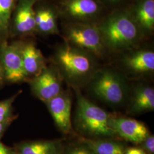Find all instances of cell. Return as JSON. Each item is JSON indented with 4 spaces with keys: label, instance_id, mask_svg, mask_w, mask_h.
<instances>
[{
    "label": "cell",
    "instance_id": "cell-5",
    "mask_svg": "<svg viewBox=\"0 0 154 154\" xmlns=\"http://www.w3.org/2000/svg\"><path fill=\"white\" fill-rule=\"evenodd\" d=\"M67 43L88 53L102 56L105 53V44L98 26L88 22H75L66 28Z\"/></svg>",
    "mask_w": 154,
    "mask_h": 154
},
{
    "label": "cell",
    "instance_id": "cell-3",
    "mask_svg": "<svg viewBox=\"0 0 154 154\" xmlns=\"http://www.w3.org/2000/svg\"><path fill=\"white\" fill-rule=\"evenodd\" d=\"M54 62L62 78L72 87L88 83L96 72L91 54L67 42L57 50Z\"/></svg>",
    "mask_w": 154,
    "mask_h": 154
},
{
    "label": "cell",
    "instance_id": "cell-24",
    "mask_svg": "<svg viewBox=\"0 0 154 154\" xmlns=\"http://www.w3.org/2000/svg\"><path fill=\"white\" fill-rule=\"evenodd\" d=\"M125 154H146V152L140 147H127Z\"/></svg>",
    "mask_w": 154,
    "mask_h": 154
},
{
    "label": "cell",
    "instance_id": "cell-13",
    "mask_svg": "<svg viewBox=\"0 0 154 154\" xmlns=\"http://www.w3.org/2000/svg\"><path fill=\"white\" fill-rule=\"evenodd\" d=\"M21 54L23 67L29 80L47 66L41 51L32 42H21Z\"/></svg>",
    "mask_w": 154,
    "mask_h": 154
},
{
    "label": "cell",
    "instance_id": "cell-29",
    "mask_svg": "<svg viewBox=\"0 0 154 154\" xmlns=\"http://www.w3.org/2000/svg\"></svg>",
    "mask_w": 154,
    "mask_h": 154
},
{
    "label": "cell",
    "instance_id": "cell-7",
    "mask_svg": "<svg viewBox=\"0 0 154 154\" xmlns=\"http://www.w3.org/2000/svg\"><path fill=\"white\" fill-rule=\"evenodd\" d=\"M31 90L39 99L45 102L63 91L62 77L57 68L46 66L29 81Z\"/></svg>",
    "mask_w": 154,
    "mask_h": 154
},
{
    "label": "cell",
    "instance_id": "cell-26",
    "mask_svg": "<svg viewBox=\"0 0 154 154\" xmlns=\"http://www.w3.org/2000/svg\"><path fill=\"white\" fill-rule=\"evenodd\" d=\"M122 0H100L102 3H105L110 5H114L119 4Z\"/></svg>",
    "mask_w": 154,
    "mask_h": 154
},
{
    "label": "cell",
    "instance_id": "cell-12",
    "mask_svg": "<svg viewBox=\"0 0 154 154\" xmlns=\"http://www.w3.org/2000/svg\"><path fill=\"white\" fill-rule=\"evenodd\" d=\"M65 140H26L14 145L16 154H62L65 147Z\"/></svg>",
    "mask_w": 154,
    "mask_h": 154
},
{
    "label": "cell",
    "instance_id": "cell-18",
    "mask_svg": "<svg viewBox=\"0 0 154 154\" xmlns=\"http://www.w3.org/2000/svg\"><path fill=\"white\" fill-rule=\"evenodd\" d=\"M94 154H125L127 147L119 139H88L79 137Z\"/></svg>",
    "mask_w": 154,
    "mask_h": 154
},
{
    "label": "cell",
    "instance_id": "cell-25",
    "mask_svg": "<svg viewBox=\"0 0 154 154\" xmlns=\"http://www.w3.org/2000/svg\"><path fill=\"white\" fill-rule=\"evenodd\" d=\"M12 122H6L0 123V139L2 137L4 134H5L6 130L10 126Z\"/></svg>",
    "mask_w": 154,
    "mask_h": 154
},
{
    "label": "cell",
    "instance_id": "cell-8",
    "mask_svg": "<svg viewBox=\"0 0 154 154\" xmlns=\"http://www.w3.org/2000/svg\"><path fill=\"white\" fill-rule=\"evenodd\" d=\"M58 130L63 134H75L72 121V98L69 91H63L44 102Z\"/></svg>",
    "mask_w": 154,
    "mask_h": 154
},
{
    "label": "cell",
    "instance_id": "cell-19",
    "mask_svg": "<svg viewBox=\"0 0 154 154\" xmlns=\"http://www.w3.org/2000/svg\"><path fill=\"white\" fill-rule=\"evenodd\" d=\"M16 0H0V42L8 41Z\"/></svg>",
    "mask_w": 154,
    "mask_h": 154
},
{
    "label": "cell",
    "instance_id": "cell-20",
    "mask_svg": "<svg viewBox=\"0 0 154 154\" xmlns=\"http://www.w3.org/2000/svg\"><path fill=\"white\" fill-rule=\"evenodd\" d=\"M20 93L21 91L18 92L10 98L0 101V123L13 122L17 118L14 114L13 103Z\"/></svg>",
    "mask_w": 154,
    "mask_h": 154
},
{
    "label": "cell",
    "instance_id": "cell-1",
    "mask_svg": "<svg viewBox=\"0 0 154 154\" xmlns=\"http://www.w3.org/2000/svg\"><path fill=\"white\" fill-rule=\"evenodd\" d=\"M77 98L74 126L80 137L88 139H119L109 126L110 114L86 98L79 88L72 87Z\"/></svg>",
    "mask_w": 154,
    "mask_h": 154
},
{
    "label": "cell",
    "instance_id": "cell-21",
    "mask_svg": "<svg viewBox=\"0 0 154 154\" xmlns=\"http://www.w3.org/2000/svg\"><path fill=\"white\" fill-rule=\"evenodd\" d=\"M62 154H94L85 143L78 139L75 142L65 144Z\"/></svg>",
    "mask_w": 154,
    "mask_h": 154
},
{
    "label": "cell",
    "instance_id": "cell-27",
    "mask_svg": "<svg viewBox=\"0 0 154 154\" xmlns=\"http://www.w3.org/2000/svg\"><path fill=\"white\" fill-rule=\"evenodd\" d=\"M5 81V79L4 77V74L3 72L2 68L0 65V86L3 85V83Z\"/></svg>",
    "mask_w": 154,
    "mask_h": 154
},
{
    "label": "cell",
    "instance_id": "cell-17",
    "mask_svg": "<svg viewBox=\"0 0 154 154\" xmlns=\"http://www.w3.org/2000/svg\"><path fill=\"white\" fill-rule=\"evenodd\" d=\"M36 31L44 34H58L57 14L50 6H41L35 9Z\"/></svg>",
    "mask_w": 154,
    "mask_h": 154
},
{
    "label": "cell",
    "instance_id": "cell-6",
    "mask_svg": "<svg viewBox=\"0 0 154 154\" xmlns=\"http://www.w3.org/2000/svg\"><path fill=\"white\" fill-rule=\"evenodd\" d=\"M0 65L5 81L13 83L29 81L23 65L21 42L9 43L8 41L0 42Z\"/></svg>",
    "mask_w": 154,
    "mask_h": 154
},
{
    "label": "cell",
    "instance_id": "cell-2",
    "mask_svg": "<svg viewBox=\"0 0 154 154\" xmlns=\"http://www.w3.org/2000/svg\"><path fill=\"white\" fill-rule=\"evenodd\" d=\"M98 28L106 48L116 51L135 47L141 38L142 30L129 11L113 12Z\"/></svg>",
    "mask_w": 154,
    "mask_h": 154
},
{
    "label": "cell",
    "instance_id": "cell-10",
    "mask_svg": "<svg viewBox=\"0 0 154 154\" xmlns=\"http://www.w3.org/2000/svg\"><path fill=\"white\" fill-rule=\"evenodd\" d=\"M38 0H18L13 11L10 31L13 35L25 36L36 32L34 6Z\"/></svg>",
    "mask_w": 154,
    "mask_h": 154
},
{
    "label": "cell",
    "instance_id": "cell-4",
    "mask_svg": "<svg viewBox=\"0 0 154 154\" xmlns=\"http://www.w3.org/2000/svg\"><path fill=\"white\" fill-rule=\"evenodd\" d=\"M90 83V91L105 103L113 107L123 105L128 97V88L124 78L109 70L96 72Z\"/></svg>",
    "mask_w": 154,
    "mask_h": 154
},
{
    "label": "cell",
    "instance_id": "cell-15",
    "mask_svg": "<svg viewBox=\"0 0 154 154\" xmlns=\"http://www.w3.org/2000/svg\"><path fill=\"white\" fill-rule=\"evenodd\" d=\"M129 12L142 31L154 30V0H137Z\"/></svg>",
    "mask_w": 154,
    "mask_h": 154
},
{
    "label": "cell",
    "instance_id": "cell-9",
    "mask_svg": "<svg viewBox=\"0 0 154 154\" xmlns=\"http://www.w3.org/2000/svg\"><path fill=\"white\" fill-rule=\"evenodd\" d=\"M109 126L118 138L140 145L150 133L144 123L135 119L110 114Z\"/></svg>",
    "mask_w": 154,
    "mask_h": 154
},
{
    "label": "cell",
    "instance_id": "cell-23",
    "mask_svg": "<svg viewBox=\"0 0 154 154\" xmlns=\"http://www.w3.org/2000/svg\"><path fill=\"white\" fill-rule=\"evenodd\" d=\"M0 154H16L14 147H9L0 141Z\"/></svg>",
    "mask_w": 154,
    "mask_h": 154
},
{
    "label": "cell",
    "instance_id": "cell-16",
    "mask_svg": "<svg viewBox=\"0 0 154 154\" xmlns=\"http://www.w3.org/2000/svg\"><path fill=\"white\" fill-rule=\"evenodd\" d=\"M125 65L133 73L144 74L154 70V53L148 50H141L127 56Z\"/></svg>",
    "mask_w": 154,
    "mask_h": 154
},
{
    "label": "cell",
    "instance_id": "cell-22",
    "mask_svg": "<svg viewBox=\"0 0 154 154\" xmlns=\"http://www.w3.org/2000/svg\"><path fill=\"white\" fill-rule=\"evenodd\" d=\"M140 147L147 154H154V137L149 134L140 144Z\"/></svg>",
    "mask_w": 154,
    "mask_h": 154
},
{
    "label": "cell",
    "instance_id": "cell-28",
    "mask_svg": "<svg viewBox=\"0 0 154 154\" xmlns=\"http://www.w3.org/2000/svg\"><path fill=\"white\" fill-rule=\"evenodd\" d=\"M17 1H18V0H17Z\"/></svg>",
    "mask_w": 154,
    "mask_h": 154
},
{
    "label": "cell",
    "instance_id": "cell-14",
    "mask_svg": "<svg viewBox=\"0 0 154 154\" xmlns=\"http://www.w3.org/2000/svg\"><path fill=\"white\" fill-rule=\"evenodd\" d=\"M154 110V90L152 87L140 85L132 92L128 112L132 115H138Z\"/></svg>",
    "mask_w": 154,
    "mask_h": 154
},
{
    "label": "cell",
    "instance_id": "cell-11",
    "mask_svg": "<svg viewBox=\"0 0 154 154\" xmlns=\"http://www.w3.org/2000/svg\"><path fill=\"white\" fill-rule=\"evenodd\" d=\"M62 10L76 22H88L100 14L102 3L100 0H63Z\"/></svg>",
    "mask_w": 154,
    "mask_h": 154
}]
</instances>
